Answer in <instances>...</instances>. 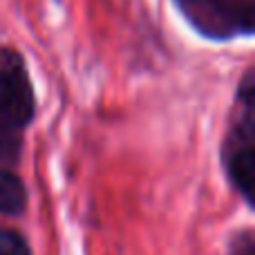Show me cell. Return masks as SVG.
I'll return each mask as SVG.
<instances>
[{"label": "cell", "instance_id": "obj_1", "mask_svg": "<svg viewBox=\"0 0 255 255\" xmlns=\"http://www.w3.org/2000/svg\"><path fill=\"white\" fill-rule=\"evenodd\" d=\"M0 117L16 126H25L34 117V97L20 72L0 70Z\"/></svg>", "mask_w": 255, "mask_h": 255}, {"label": "cell", "instance_id": "obj_2", "mask_svg": "<svg viewBox=\"0 0 255 255\" xmlns=\"http://www.w3.org/2000/svg\"><path fill=\"white\" fill-rule=\"evenodd\" d=\"M27 204V190L22 179L11 170H0V213L20 215Z\"/></svg>", "mask_w": 255, "mask_h": 255}, {"label": "cell", "instance_id": "obj_3", "mask_svg": "<svg viewBox=\"0 0 255 255\" xmlns=\"http://www.w3.org/2000/svg\"><path fill=\"white\" fill-rule=\"evenodd\" d=\"M231 177L235 186L247 199L253 197V181H255V157L251 148H244L231 159Z\"/></svg>", "mask_w": 255, "mask_h": 255}, {"label": "cell", "instance_id": "obj_4", "mask_svg": "<svg viewBox=\"0 0 255 255\" xmlns=\"http://www.w3.org/2000/svg\"><path fill=\"white\" fill-rule=\"evenodd\" d=\"M0 255H31L25 238L16 231H0Z\"/></svg>", "mask_w": 255, "mask_h": 255}]
</instances>
